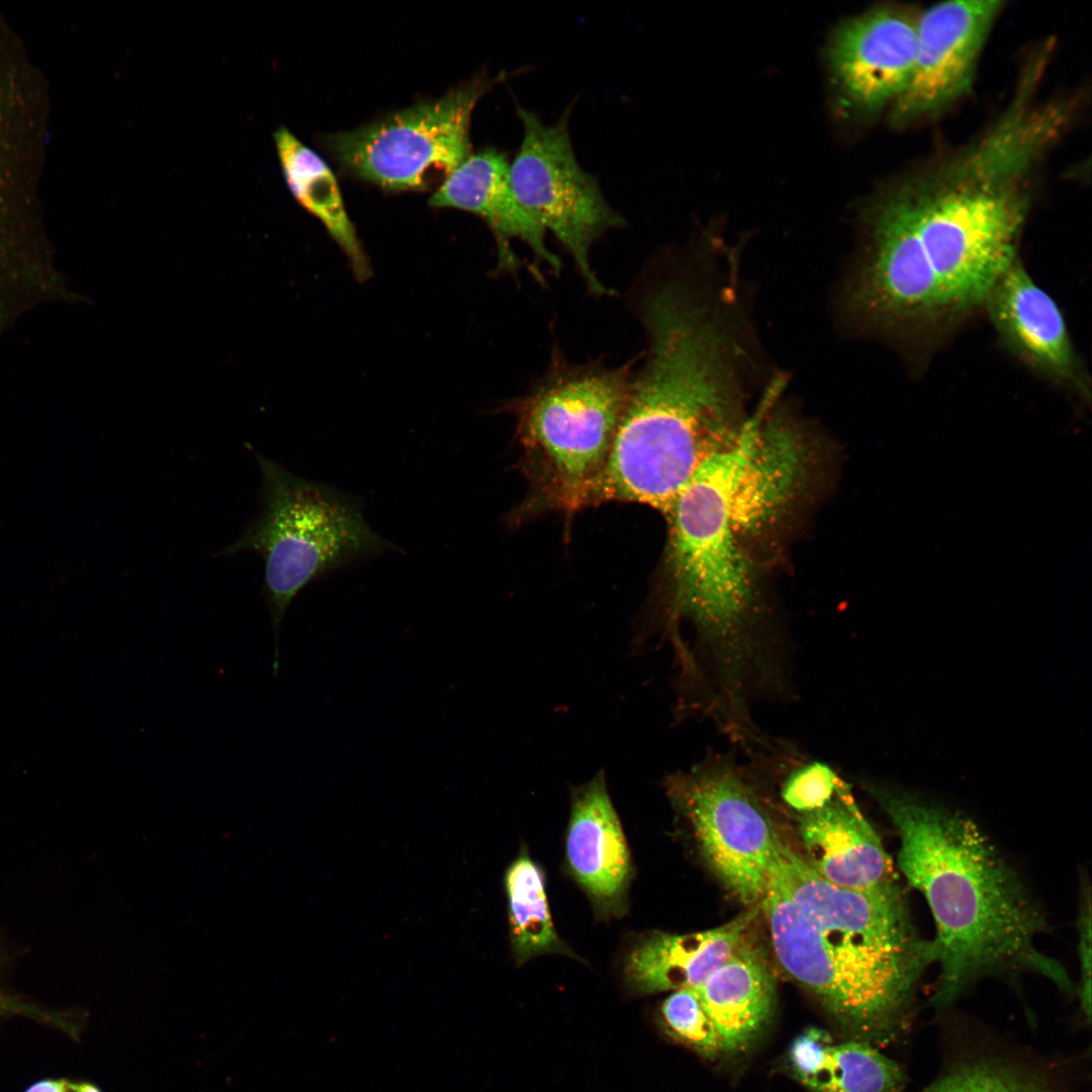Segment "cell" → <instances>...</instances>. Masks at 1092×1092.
Wrapping results in <instances>:
<instances>
[{"mask_svg":"<svg viewBox=\"0 0 1092 1092\" xmlns=\"http://www.w3.org/2000/svg\"><path fill=\"white\" fill-rule=\"evenodd\" d=\"M1036 150L999 127L943 169L894 189L867 216V241L847 291L861 324L932 332L984 304L1018 256L1029 209L1024 170Z\"/></svg>","mask_w":1092,"mask_h":1092,"instance_id":"1","label":"cell"},{"mask_svg":"<svg viewBox=\"0 0 1092 1092\" xmlns=\"http://www.w3.org/2000/svg\"><path fill=\"white\" fill-rule=\"evenodd\" d=\"M650 351L631 383L588 500L645 504L666 513L698 468L730 444L743 413L742 352L719 306L679 284L647 299Z\"/></svg>","mask_w":1092,"mask_h":1092,"instance_id":"2","label":"cell"},{"mask_svg":"<svg viewBox=\"0 0 1092 1092\" xmlns=\"http://www.w3.org/2000/svg\"><path fill=\"white\" fill-rule=\"evenodd\" d=\"M758 906L781 967L853 1039L876 1046L908 1032L918 983L934 959L897 881L838 887L781 840Z\"/></svg>","mask_w":1092,"mask_h":1092,"instance_id":"3","label":"cell"},{"mask_svg":"<svg viewBox=\"0 0 1092 1092\" xmlns=\"http://www.w3.org/2000/svg\"><path fill=\"white\" fill-rule=\"evenodd\" d=\"M866 787L894 825L899 868L934 921L937 1010L987 976L1032 972L1072 991L1063 966L1036 944L1045 926L1040 907L972 819L908 793Z\"/></svg>","mask_w":1092,"mask_h":1092,"instance_id":"4","label":"cell"},{"mask_svg":"<svg viewBox=\"0 0 1092 1092\" xmlns=\"http://www.w3.org/2000/svg\"><path fill=\"white\" fill-rule=\"evenodd\" d=\"M248 447L261 472L259 509L240 537L217 555L248 551L263 561L262 597L274 634L276 675L280 629L298 593L334 569L397 547L370 528L347 494L297 476Z\"/></svg>","mask_w":1092,"mask_h":1092,"instance_id":"5","label":"cell"},{"mask_svg":"<svg viewBox=\"0 0 1092 1092\" xmlns=\"http://www.w3.org/2000/svg\"><path fill=\"white\" fill-rule=\"evenodd\" d=\"M50 115L48 83L0 12V296L32 281L47 261L40 186Z\"/></svg>","mask_w":1092,"mask_h":1092,"instance_id":"6","label":"cell"},{"mask_svg":"<svg viewBox=\"0 0 1092 1092\" xmlns=\"http://www.w3.org/2000/svg\"><path fill=\"white\" fill-rule=\"evenodd\" d=\"M493 84L476 76L438 99L329 135L326 148L343 170L387 190L440 185L471 154L472 112Z\"/></svg>","mask_w":1092,"mask_h":1092,"instance_id":"7","label":"cell"},{"mask_svg":"<svg viewBox=\"0 0 1092 1092\" xmlns=\"http://www.w3.org/2000/svg\"><path fill=\"white\" fill-rule=\"evenodd\" d=\"M665 788L718 879L741 902L758 906L781 837L745 766L713 755L669 775Z\"/></svg>","mask_w":1092,"mask_h":1092,"instance_id":"8","label":"cell"},{"mask_svg":"<svg viewBox=\"0 0 1092 1092\" xmlns=\"http://www.w3.org/2000/svg\"><path fill=\"white\" fill-rule=\"evenodd\" d=\"M631 387L626 367L560 376L525 404L520 432L525 447L543 461L559 502H586L600 475Z\"/></svg>","mask_w":1092,"mask_h":1092,"instance_id":"9","label":"cell"},{"mask_svg":"<svg viewBox=\"0 0 1092 1092\" xmlns=\"http://www.w3.org/2000/svg\"><path fill=\"white\" fill-rule=\"evenodd\" d=\"M517 113L523 138L510 163L517 199L571 254L588 289L608 294L588 253L600 236L621 226L624 219L605 199L597 178L578 163L568 129L569 110L551 125L519 104Z\"/></svg>","mask_w":1092,"mask_h":1092,"instance_id":"10","label":"cell"},{"mask_svg":"<svg viewBox=\"0 0 1092 1092\" xmlns=\"http://www.w3.org/2000/svg\"><path fill=\"white\" fill-rule=\"evenodd\" d=\"M1001 5L986 0L946 1L917 18L914 68L894 102L896 120L932 113L970 88L979 52Z\"/></svg>","mask_w":1092,"mask_h":1092,"instance_id":"11","label":"cell"},{"mask_svg":"<svg viewBox=\"0 0 1092 1092\" xmlns=\"http://www.w3.org/2000/svg\"><path fill=\"white\" fill-rule=\"evenodd\" d=\"M984 308L1003 346L1022 364L1080 399H1090V379L1063 313L1018 256L994 283Z\"/></svg>","mask_w":1092,"mask_h":1092,"instance_id":"12","label":"cell"},{"mask_svg":"<svg viewBox=\"0 0 1092 1092\" xmlns=\"http://www.w3.org/2000/svg\"><path fill=\"white\" fill-rule=\"evenodd\" d=\"M916 20L897 9H878L836 32L830 63L851 105L876 110L900 97L914 68Z\"/></svg>","mask_w":1092,"mask_h":1092,"instance_id":"13","label":"cell"},{"mask_svg":"<svg viewBox=\"0 0 1092 1092\" xmlns=\"http://www.w3.org/2000/svg\"><path fill=\"white\" fill-rule=\"evenodd\" d=\"M761 414L733 492V517L741 542L778 522L802 487L810 450L792 421Z\"/></svg>","mask_w":1092,"mask_h":1092,"instance_id":"14","label":"cell"},{"mask_svg":"<svg viewBox=\"0 0 1092 1092\" xmlns=\"http://www.w3.org/2000/svg\"><path fill=\"white\" fill-rule=\"evenodd\" d=\"M429 204L465 210L482 218L494 236L500 269L511 271L518 267L511 248L514 240L526 244L537 259L554 271L560 268L559 258L546 245V231L515 195L507 155L495 148L470 154L437 187Z\"/></svg>","mask_w":1092,"mask_h":1092,"instance_id":"15","label":"cell"},{"mask_svg":"<svg viewBox=\"0 0 1092 1092\" xmlns=\"http://www.w3.org/2000/svg\"><path fill=\"white\" fill-rule=\"evenodd\" d=\"M804 859L824 880L866 890L897 881L881 839L843 780L821 808L797 814Z\"/></svg>","mask_w":1092,"mask_h":1092,"instance_id":"16","label":"cell"},{"mask_svg":"<svg viewBox=\"0 0 1092 1092\" xmlns=\"http://www.w3.org/2000/svg\"><path fill=\"white\" fill-rule=\"evenodd\" d=\"M566 859L600 915L622 913L632 874L631 857L604 770L572 793Z\"/></svg>","mask_w":1092,"mask_h":1092,"instance_id":"17","label":"cell"},{"mask_svg":"<svg viewBox=\"0 0 1092 1092\" xmlns=\"http://www.w3.org/2000/svg\"><path fill=\"white\" fill-rule=\"evenodd\" d=\"M759 906L704 931L652 932L638 940L625 959L628 986L641 994L696 988L719 968L746 937Z\"/></svg>","mask_w":1092,"mask_h":1092,"instance_id":"18","label":"cell"},{"mask_svg":"<svg viewBox=\"0 0 1092 1092\" xmlns=\"http://www.w3.org/2000/svg\"><path fill=\"white\" fill-rule=\"evenodd\" d=\"M694 989L718 1034L721 1054H736L750 1045L775 1005V984L767 964L746 937Z\"/></svg>","mask_w":1092,"mask_h":1092,"instance_id":"19","label":"cell"},{"mask_svg":"<svg viewBox=\"0 0 1092 1092\" xmlns=\"http://www.w3.org/2000/svg\"><path fill=\"white\" fill-rule=\"evenodd\" d=\"M274 141L285 182L293 197L323 222L348 257L357 279L369 278V260L329 165L286 127H279L274 132Z\"/></svg>","mask_w":1092,"mask_h":1092,"instance_id":"20","label":"cell"},{"mask_svg":"<svg viewBox=\"0 0 1092 1092\" xmlns=\"http://www.w3.org/2000/svg\"><path fill=\"white\" fill-rule=\"evenodd\" d=\"M505 886L512 947L519 964L546 952H566L550 914L544 875L526 851L511 863Z\"/></svg>","mask_w":1092,"mask_h":1092,"instance_id":"21","label":"cell"},{"mask_svg":"<svg viewBox=\"0 0 1092 1092\" xmlns=\"http://www.w3.org/2000/svg\"><path fill=\"white\" fill-rule=\"evenodd\" d=\"M905 1082L898 1063L875 1045L851 1038L828 1043L820 1066L805 1086L812 1092H899Z\"/></svg>","mask_w":1092,"mask_h":1092,"instance_id":"22","label":"cell"},{"mask_svg":"<svg viewBox=\"0 0 1092 1092\" xmlns=\"http://www.w3.org/2000/svg\"><path fill=\"white\" fill-rule=\"evenodd\" d=\"M917 1092H1066L1042 1069L999 1055H975L952 1063Z\"/></svg>","mask_w":1092,"mask_h":1092,"instance_id":"23","label":"cell"},{"mask_svg":"<svg viewBox=\"0 0 1092 1092\" xmlns=\"http://www.w3.org/2000/svg\"><path fill=\"white\" fill-rule=\"evenodd\" d=\"M664 1028L707 1058L721 1054L718 1034L694 988L672 991L660 1007Z\"/></svg>","mask_w":1092,"mask_h":1092,"instance_id":"24","label":"cell"},{"mask_svg":"<svg viewBox=\"0 0 1092 1092\" xmlns=\"http://www.w3.org/2000/svg\"><path fill=\"white\" fill-rule=\"evenodd\" d=\"M842 779L828 763L812 760L793 767L784 781L781 796L797 814L823 807L835 794Z\"/></svg>","mask_w":1092,"mask_h":1092,"instance_id":"25","label":"cell"},{"mask_svg":"<svg viewBox=\"0 0 1092 1092\" xmlns=\"http://www.w3.org/2000/svg\"><path fill=\"white\" fill-rule=\"evenodd\" d=\"M830 1041L829 1034L817 1027L805 1029L793 1040L788 1063L793 1076L804 1086L816 1073Z\"/></svg>","mask_w":1092,"mask_h":1092,"instance_id":"26","label":"cell"},{"mask_svg":"<svg viewBox=\"0 0 1092 1092\" xmlns=\"http://www.w3.org/2000/svg\"><path fill=\"white\" fill-rule=\"evenodd\" d=\"M1078 918V954L1080 963V983L1078 995L1086 1020L1091 1017V898L1090 888L1082 890Z\"/></svg>","mask_w":1092,"mask_h":1092,"instance_id":"27","label":"cell"},{"mask_svg":"<svg viewBox=\"0 0 1092 1092\" xmlns=\"http://www.w3.org/2000/svg\"><path fill=\"white\" fill-rule=\"evenodd\" d=\"M25 1092H101L95 1085L69 1080H42L31 1085Z\"/></svg>","mask_w":1092,"mask_h":1092,"instance_id":"28","label":"cell"},{"mask_svg":"<svg viewBox=\"0 0 1092 1092\" xmlns=\"http://www.w3.org/2000/svg\"><path fill=\"white\" fill-rule=\"evenodd\" d=\"M1020 115H1021V114H1020ZM1022 116H1023V115H1022ZM1026 117H1027V116H1026ZM1027 118H1029V117H1027ZM1029 119H1030V118H1029ZM1030 120H1031V119H1030ZM1032 121H1033V120H1032ZM1033 122H1034V121H1033ZM1034 123H1035V122H1034ZM1038 127H1039V126H1038ZM1040 128H1041V127H1040ZM1041 129H1042V128H1041ZM1042 130H1043V129H1042ZM1043 132H1044V130H1043Z\"/></svg>","mask_w":1092,"mask_h":1092,"instance_id":"29","label":"cell"}]
</instances>
